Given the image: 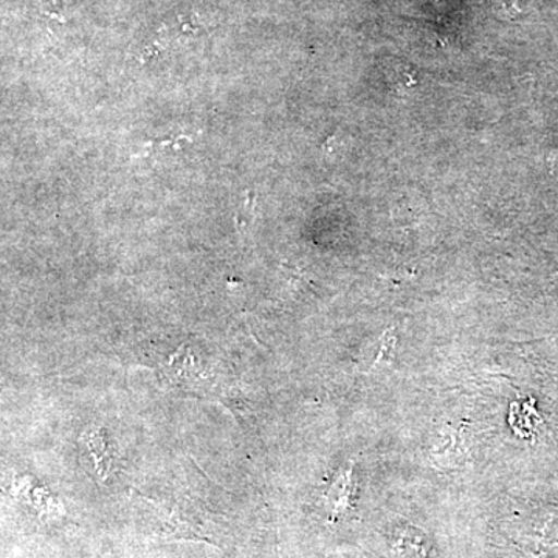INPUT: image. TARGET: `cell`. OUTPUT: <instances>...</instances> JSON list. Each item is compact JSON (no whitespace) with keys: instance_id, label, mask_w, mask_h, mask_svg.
Instances as JSON below:
<instances>
[{"instance_id":"1","label":"cell","mask_w":558,"mask_h":558,"mask_svg":"<svg viewBox=\"0 0 558 558\" xmlns=\"http://www.w3.org/2000/svg\"><path fill=\"white\" fill-rule=\"evenodd\" d=\"M80 444H83L84 449H86L98 481L108 478L112 458H110L108 444H106L105 432L98 428L86 429L81 435Z\"/></svg>"},{"instance_id":"2","label":"cell","mask_w":558,"mask_h":558,"mask_svg":"<svg viewBox=\"0 0 558 558\" xmlns=\"http://www.w3.org/2000/svg\"><path fill=\"white\" fill-rule=\"evenodd\" d=\"M354 483H352V470L349 469L344 475H341L332 487L326 494V505L330 513V521L336 523L340 517H343L348 510L352 509V498H354Z\"/></svg>"},{"instance_id":"3","label":"cell","mask_w":558,"mask_h":558,"mask_svg":"<svg viewBox=\"0 0 558 558\" xmlns=\"http://www.w3.org/2000/svg\"><path fill=\"white\" fill-rule=\"evenodd\" d=\"M396 558H433L417 532L403 531L395 543Z\"/></svg>"}]
</instances>
